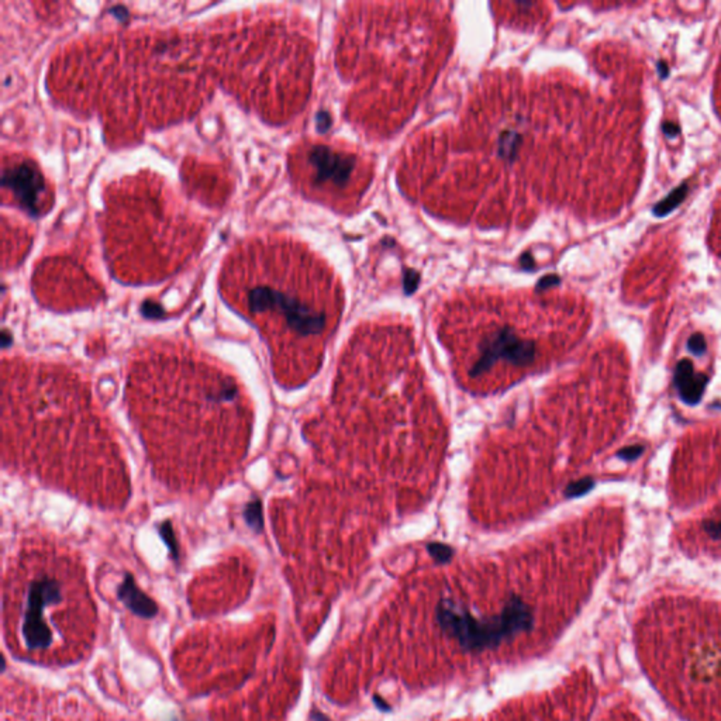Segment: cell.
Returning <instances> with one entry per match:
<instances>
[{"label":"cell","mask_w":721,"mask_h":721,"mask_svg":"<svg viewBox=\"0 0 721 721\" xmlns=\"http://www.w3.org/2000/svg\"><path fill=\"white\" fill-rule=\"evenodd\" d=\"M657 620L639 626V646L658 689L686 719L721 721L720 615Z\"/></svg>","instance_id":"6da1fadb"},{"label":"cell","mask_w":721,"mask_h":721,"mask_svg":"<svg viewBox=\"0 0 721 721\" xmlns=\"http://www.w3.org/2000/svg\"><path fill=\"white\" fill-rule=\"evenodd\" d=\"M436 620L447 636L471 653L495 648L534 624L531 609L519 596H512L499 615L488 619H478L458 602L443 599L436 608Z\"/></svg>","instance_id":"7a4b0ae2"},{"label":"cell","mask_w":721,"mask_h":721,"mask_svg":"<svg viewBox=\"0 0 721 721\" xmlns=\"http://www.w3.org/2000/svg\"><path fill=\"white\" fill-rule=\"evenodd\" d=\"M245 303L251 314L279 317L289 330L300 337L316 335L326 328V313L307 304L300 293H295L286 282L271 273H261L249 282Z\"/></svg>","instance_id":"3957f363"},{"label":"cell","mask_w":721,"mask_h":721,"mask_svg":"<svg viewBox=\"0 0 721 721\" xmlns=\"http://www.w3.org/2000/svg\"><path fill=\"white\" fill-rule=\"evenodd\" d=\"M63 588L54 575H38L25 591L23 608L21 634L24 644L31 651H44L52 643V631L48 624V609L56 608L63 600Z\"/></svg>","instance_id":"277c9868"},{"label":"cell","mask_w":721,"mask_h":721,"mask_svg":"<svg viewBox=\"0 0 721 721\" xmlns=\"http://www.w3.org/2000/svg\"><path fill=\"white\" fill-rule=\"evenodd\" d=\"M536 359V343L523 340L510 327H503L486 335L479 344V358L469 371L475 378L488 372L498 361H507L516 366H526Z\"/></svg>","instance_id":"5b68a950"},{"label":"cell","mask_w":721,"mask_h":721,"mask_svg":"<svg viewBox=\"0 0 721 721\" xmlns=\"http://www.w3.org/2000/svg\"><path fill=\"white\" fill-rule=\"evenodd\" d=\"M309 164L313 168L314 179L326 187L347 186L351 182V173L357 168L352 158L326 147L313 148L309 152Z\"/></svg>","instance_id":"8992f818"},{"label":"cell","mask_w":721,"mask_h":721,"mask_svg":"<svg viewBox=\"0 0 721 721\" xmlns=\"http://www.w3.org/2000/svg\"><path fill=\"white\" fill-rule=\"evenodd\" d=\"M3 185H8L14 190V195L27 210L31 213L38 211V197L42 193V180L35 171L25 165L11 168L4 172Z\"/></svg>","instance_id":"52a82bcc"},{"label":"cell","mask_w":721,"mask_h":721,"mask_svg":"<svg viewBox=\"0 0 721 721\" xmlns=\"http://www.w3.org/2000/svg\"><path fill=\"white\" fill-rule=\"evenodd\" d=\"M708 378L705 375H699L695 372L691 361L684 359L677 365L675 383L679 392V396L684 402L689 405H695L701 400L705 388L708 385Z\"/></svg>","instance_id":"ba28073f"},{"label":"cell","mask_w":721,"mask_h":721,"mask_svg":"<svg viewBox=\"0 0 721 721\" xmlns=\"http://www.w3.org/2000/svg\"><path fill=\"white\" fill-rule=\"evenodd\" d=\"M117 593H118L120 600L127 606V609H130L134 615H137L140 617L151 619L158 612L156 605L137 588V585L134 584V581L130 575L120 585Z\"/></svg>","instance_id":"9c48e42d"},{"label":"cell","mask_w":721,"mask_h":721,"mask_svg":"<svg viewBox=\"0 0 721 721\" xmlns=\"http://www.w3.org/2000/svg\"><path fill=\"white\" fill-rule=\"evenodd\" d=\"M688 185L686 183H682L679 187L674 189L664 200H661L655 207H654V214L655 216H665L668 214L670 211H672L677 206H679L684 199L688 195Z\"/></svg>","instance_id":"30bf717a"},{"label":"cell","mask_w":721,"mask_h":721,"mask_svg":"<svg viewBox=\"0 0 721 721\" xmlns=\"http://www.w3.org/2000/svg\"><path fill=\"white\" fill-rule=\"evenodd\" d=\"M427 551L437 564H448L455 554L454 548L444 543H430L427 544Z\"/></svg>","instance_id":"8fae6325"},{"label":"cell","mask_w":721,"mask_h":721,"mask_svg":"<svg viewBox=\"0 0 721 721\" xmlns=\"http://www.w3.org/2000/svg\"><path fill=\"white\" fill-rule=\"evenodd\" d=\"M593 486V482L592 479H582V481H578V482H574L571 483L568 488H567V498H578L584 493H586Z\"/></svg>","instance_id":"7c38bea8"},{"label":"cell","mask_w":721,"mask_h":721,"mask_svg":"<svg viewBox=\"0 0 721 721\" xmlns=\"http://www.w3.org/2000/svg\"><path fill=\"white\" fill-rule=\"evenodd\" d=\"M688 347H689L691 352H694L696 355H702L706 351V340L702 334H695L691 337Z\"/></svg>","instance_id":"4fadbf2b"},{"label":"cell","mask_w":721,"mask_h":721,"mask_svg":"<svg viewBox=\"0 0 721 721\" xmlns=\"http://www.w3.org/2000/svg\"><path fill=\"white\" fill-rule=\"evenodd\" d=\"M643 452V448L641 447H629V448H624L619 455L623 458V460H634L637 458L640 454Z\"/></svg>","instance_id":"5bb4252c"},{"label":"cell","mask_w":721,"mask_h":721,"mask_svg":"<svg viewBox=\"0 0 721 721\" xmlns=\"http://www.w3.org/2000/svg\"><path fill=\"white\" fill-rule=\"evenodd\" d=\"M709 526H706L709 534H712L715 538H720L721 537V517H717L712 522L708 523Z\"/></svg>","instance_id":"9a60e30c"},{"label":"cell","mask_w":721,"mask_h":721,"mask_svg":"<svg viewBox=\"0 0 721 721\" xmlns=\"http://www.w3.org/2000/svg\"><path fill=\"white\" fill-rule=\"evenodd\" d=\"M679 127L675 124V123H665L664 124V133L668 135V137H675L677 134H679Z\"/></svg>","instance_id":"2e32d148"},{"label":"cell","mask_w":721,"mask_h":721,"mask_svg":"<svg viewBox=\"0 0 721 721\" xmlns=\"http://www.w3.org/2000/svg\"><path fill=\"white\" fill-rule=\"evenodd\" d=\"M658 68H660V72H661V76L665 78L668 75V65L665 62H660L658 63Z\"/></svg>","instance_id":"e0dca14e"}]
</instances>
